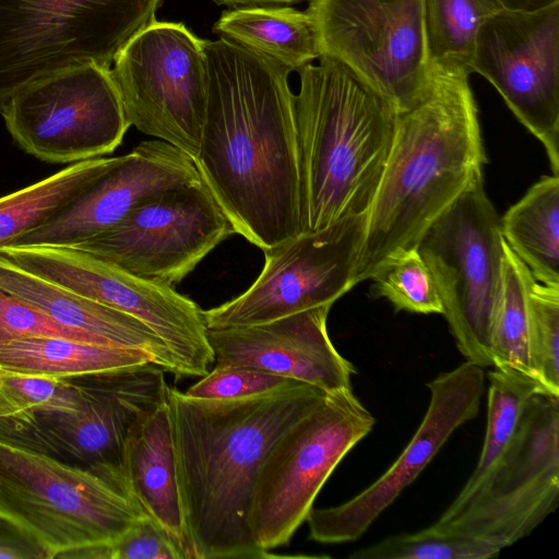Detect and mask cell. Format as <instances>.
<instances>
[{"label":"cell","instance_id":"cell-1","mask_svg":"<svg viewBox=\"0 0 559 559\" xmlns=\"http://www.w3.org/2000/svg\"><path fill=\"white\" fill-rule=\"evenodd\" d=\"M207 100L194 165L234 231L262 251L302 233L290 71L204 39Z\"/></svg>","mask_w":559,"mask_h":559},{"label":"cell","instance_id":"cell-2","mask_svg":"<svg viewBox=\"0 0 559 559\" xmlns=\"http://www.w3.org/2000/svg\"><path fill=\"white\" fill-rule=\"evenodd\" d=\"M324 393L300 383L254 396L194 399L167 386L189 559L276 557L249 524L258 476L277 440Z\"/></svg>","mask_w":559,"mask_h":559},{"label":"cell","instance_id":"cell-3","mask_svg":"<svg viewBox=\"0 0 559 559\" xmlns=\"http://www.w3.org/2000/svg\"><path fill=\"white\" fill-rule=\"evenodd\" d=\"M486 155L468 75L429 67L421 96L396 114L392 147L367 212L353 284L415 248L430 225L483 175Z\"/></svg>","mask_w":559,"mask_h":559},{"label":"cell","instance_id":"cell-4","mask_svg":"<svg viewBox=\"0 0 559 559\" xmlns=\"http://www.w3.org/2000/svg\"><path fill=\"white\" fill-rule=\"evenodd\" d=\"M294 96L302 233L369 211L394 138L396 111L340 61L320 56Z\"/></svg>","mask_w":559,"mask_h":559},{"label":"cell","instance_id":"cell-5","mask_svg":"<svg viewBox=\"0 0 559 559\" xmlns=\"http://www.w3.org/2000/svg\"><path fill=\"white\" fill-rule=\"evenodd\" d=\"M0 512L50 559L109 544L145 515L115 478L2 439Z\"/></svg>","mask_w":559,"mask_h":559},{"label":"cell","instance_id":"cell-6","mask_svg":"<svg viewBox=\"0 0 559 559\" xmlns=\"http://www.w3.org/2000/svg\"><path fill=\"white\" fill-rule=\"evenodd\" d=\"M162 0H0V114L22 86L118 52L154 22Z\"/></svg>","mask_w":559,"mask_h":559},{"label":"cell","instance_id":"cell-7","mask_svg":"<svg viewBox=\"0 0 559 559\" xmlns=\"http://www.w3.org/2000/svg\"><path fill=\"white\" fill-rule=\"evenodd\" d=\"M416 247L431 272L457 349L465 360L491 367L503 237L483 175L430 225Z\"/></svg>","mask_w":559,"mask_h":559},{"label":"cell","instance_id":"cell-8","mask_svg":"<svg viewBox=\"0 0 559 559\" xmlns=\"http://www.w3.org/2000/svg\"><path fill=\"white\" fill-rule=\"evenodd\" d=\"M374 424L353 389L325 392L277 440L260 469L249 515L263 549L289 544L331 474Z\"/></svg>","mask_w":559,"mask_h":559},{"label":"cell","instance_id":"cell-9","mask_svg":"<svg viewBox=\"0 0 559 559\" xmlns=\"http://www.w3.org/2000/svg\"><path fill=\"white\" fill-rule=\"evenodd\" d=\"M0 259L138 319L165 343L177 361L179 378H201L215 364L204 310L174 286L66 246H7L0 248Z\"/></svg>","mask_w":559,"mask_h":559},{"label":"cell","instance_id":"cell-10","mask_svg":"<svg viewBox=\"0 0 559 559\" xmlns=\"http://www.w3.org/2000/svg\"><path fill=\"white\" fill-rule=\"evenodd\" d=\"M559 502V397L534 394L516 431L479 488L430 525L504 549L533 532Z\"/></svg>","mask_w":559,"mask_h":559},{"label":"cell","instance_id":"cell-11","mask_svg":"<svg viewBox=\"0 0 559 559\" xmlns=\"http://www.w3.org/2000/svg\"><path fill=\"white\" fill-rule=\"evenodd\" d=\"M112 64L130 126L194 162L207 100L204 39L183 23L155 20L127 43Z\"/></svg>","mask_w":559,"mask_h":559},{"label":"cell","instance_id":"cell-12","mask_svg":"<svg viewBox=\"0 0 559 559\" xmlns=\"http://www.w3.org/2000/svg\"><path fill=\"white\" fill-rule=\"evenodd\" d=\"M1 115L24 152L52 164L112 153L131 127L111 69L96 63L27 83L8 100Z\"/></svg>","mask_w":559,"mask_h":559},{"label":"cell","instance_id":"cell-13","mask_svg":"<svg viewBox=\"0 0 559 559\" xmlns=\"http://www.w3.org/2000/svg\"><path fill=\"white\" fill-rule=\"evenodd\" d=\"M321 56L331 57L396 111L409 109L429 79L423 0H310Z\"/></svg>","mask_w":559,"mask_h":559},{"label":"cell","instance_id":"cell-14","mask_svg":"<svg viewBox=\"0 0 559 559\" xmlns=\"http://www.w3.org/2000/svg\"><path fill=\"white\" fill-rule=\"evenodd\" d=\"M367 213L266 250L263 267L239 296L204 310L207 329L266 323L317 307L332 306L353 287Z\"/></svg>","mask_w":559,"mask_h":559},{"label":"cell","instance_id":"cell-15","mask_svg":"<svg viewBox=\"0 0 559 559\" xmlns=\"http://www.w3.org/2000/svg\"><path fill=\"white\" fill-rule=\"evenodd\" d=\"M235 234L202 180L153 195L72 248L134 275L175 286Z\"/></svg>","mask_w":559,"mask_h":559},{"label":"cell","instance_id":"cell-16","mask_svg":"<svg viewBox=\"0 0 559 559\" xmlns=\"http://www.w3.org/2000/svg\"><path fill=\"white\" fill-rule=\"evenodd\" d=\"M471 69L543 144L559 176V0L490 16L477 34Z\"/></svg>","mask_w":559,"mask_h":559},{"label":"cell","instance_id":"cell-17","mask_svg":"<svg viewBox=\"0 0 559 559\" xmlns=\"http://www.w3.org/2000/svg\"><path fill=\"white\" fill-rule=\"evenodd\" d=\"M430 400L414 436L393 464L347 501L312 508L306 522L309 537L336 545L360 538L428 466L454 431L476 418L485 390L484 368L465 360L427 383Z\"/></svg>","mask_w":559,"mask_h":559},{"label":"cell","instance_id":"cell-18","mask_svg":"<svg viewBox=\"0 0 559 559\" xmlns=\"http://www.w3.org/2000/svg\"><path fill=\"white\" fill-rule=\"evenodd\" d=\"M79 408L45 406L0 418V439L93 469L117 467L132 426L151 409L147 391L121 374L79 378Z\"/></svg>","mask_w":559,"mask_h":559},{"label":"cell","instance_id":"cell-19","mask_svg":"<svg viewBox=\"0 0 559 559\" xmlns=\"http://www.w3.org/2000/svg\"><path fill=\"white\" fill-rule=\"evenodd\" d=\"M202 180L194 162L162 140L109 157L99 176L67 207L14 245L74 246L106 231L144 200Z\"/></svg>","mask_w":559,"mask_h":559},{"label":"cell","instance_id":"cell-20","mask_svg":"<svg viewBox=\"0 0 559 559\" xmlns=\"http://www.w3.org/2000/svg\"><path fill=\"white\" fill-rule=\"evenodd\" d=\"M325 305L266 323L207 329L214 365L246 366L323 392L352 389L355 366L334 347Z\"/></svg>","mask_w":559,"mask_h":559},{"label":"cell","instance_id":"cell-21","mask_svg":"<svg viewBox=\"0 0 559 559\" xmlns=\"http://www.w3.org/2000/svg\"><path fill=\"white\" fill-rule=\"evenodd\" d=\"M0 288L35 306L58 323L90 336L96 344L139 350L179 378L165 343L138 319L80 296L0 259Z\"/></svg>","mask_w":559,"mask_h":559},{"label":"cell","instance_id":"cell-22","mask_svg":"<svg viewBox=\"0 0 559 559\" xmlns=\"http://www.w3.org/2000/svg\"><path fill=\"white\" fill-rule=\"evenodd\" d=\"M117 472L123 487L142 511L166 527L186 547L166 397L128 432Z\"/></svg>","mask_w":559,"mask_h":559},{"label":"cell","instance_id":"cell-23","mask_svg":"<svg viewBox=\"0 0 559 559\" xmlns=\"http://www.w3.org/2000/svg\"><path fill=\"white\" fill-rule=\"evenodd\" d=\"M213 31L298 71L322 51L312 16L289 5H250L223 11Z\"/></svg>","mask_w":559,"mask_h":559},{"label":"cell","instance_id":"cell-24","mask_svg":"<svg viewBox=\"0 0 559 559\" xmlns=\"http://www.w3.org/2000/svg\"><path fill=\"white\" fill-rule=\"evenodd\" d=\"M152 362L139 350L64 337L33 336L0 345V369L28 376L73 380Z\"/></svg>","mask_w":559,"mask_h":559},{"label":"cell","instance_id":"cell-25","mask_svg":"<svg viewBox=\"0 0 559 559\" xmlns=\"http://www.w3.org/2000/svg\"><path fill=\"white\" fill-rule=\"evenodd\" d=\"M501 234L535 281L559 287V176H543L500 217Z\"/></svg>","mask_w":559,"mask_h":559},{"label":"cell","instance_id":"cell-26","mask_svg":"<svg viewBox=\"0 0 559 559\" xmlns=\"http://www.w3.org/2000/svg\"><path fill=\"white\" fill-rule=\"evenodd\" d=\"M109 157H97L68 167L20 190L0 197V248L53 217L104 170Z\"/></svg>","mask_w":559,"mask_h":559},{"label":"cell","instance_id":"cell-27","mask_svg":"<svg viewBox=\"0 0 559 559\" xmlns=\"http://www.w3.org/2000/svg\"><path fill=\"white\" fill-rule=\"evenodd\" d=\"M487 419L483 448L469 478L443 513L459 509L483 484L508 449L527 401L546 393L532 377L511 368L488 372Z\"/></svg>","mask_w":559,"mask_h":559},{"label":"cell","instance_id":"cell-28","mask_svg":"<svg viewBox=\"0 0 559 559\" xmlns=\"http://www.w3.org/2000/svg\"><path fill=\"white\" fill-rule=\"evenodd\" d=\"M501 9L498 0H423L429 67L469 76L477 34Z\"/></svg>","mask_w":559,"mask_h":559},{"label":"cell","instance_id":"cell-29","mask_svg":"<svg viewBox=\"0 0 559 559\" xmlns=\"http://www.w3.org/2000/svg\"><path fill=\"white\" fill-rule=\"evenodd\" d=\"M502 275V293L491 335V367L515 369L534 378L528 354L527 311V293L534 277L504 239Z\"/></svg>","mask_w":559,"mask_h":559},{"label":"cell","instance_id":"cell-30","mask_svg":"<svg viewBox=\"0 0 559 559\" xmlns=\"http://www.w3.org/2000/svg\"><path fill=\"white\" fill-rule=\"evenodd\" d=\"M502 548L473 536L426 527L415 533L389 536L354 550L352 559H488Z\"/></svg>","mask_w":559,"mask_h":559},{"label":"cell","instance_id":"cell-31","mask_svg":"<svg viewBox=\"0 0 559 559\" xmlns=\"http://www.w3.org/2000/svg\"><path fill=\"white\" fill-rule=\"evenodd\" d=\"M370 280V294L388 299L396 311L423 314L443 312L431 272L417 247L388 259Z\"/></svg>","mask_w":559,"mask_h":559},{"label":"cell","instance_id":"cell-32","mask_svg":"<svg viewBox=\"0 0 559 559\" xmlns=\"http://www.w3.org/2000/svg\"><path fill=\"white\" fill-rule=\"evenodd\" d=\"M528 354L544 392L559 397V287L535 280L527 293Z\"/></svg>","mask_w":559,"mask_h":559},{"label":"cell","instance_id":"cell-33","mask_svg":"<svg viewBox=\"0 0 559 559\" xmlns=\"http://www.w3.org/2000/svg\"><path fill=\"white\" fill-rule=\"evenodd\" d=\"M85 396L80 379L21 374L0 369V418L45 406L79 408Z\"/></svg>","mask_w":559,"mask_h":559},{"label":"cell","instance_id":"cell-34","mask_svg":"<svg viewBox=\"0 0 559 559\" xmlns=\"http://www.w3.org/2000/svg\"><path fill=\"white\" fill-rule=\"evenodd\" d=\"M300 383L252 367L214 365L185 393L194 399H237L286 390Z\"/></svg>","mask_w":559,"mask_h":559},{"label":"cell","instance_id":"cell-35","mask_svg":"<svg viewBox=\"0 0 559 559\" xmlns=\"http://www.w3.org/2000/svg\"><path fill=\"white\" fill-rule=\"evenodd\" d=\"M107 559H189L183 544L148 515L106 546Z\"/></svg>","mask_w":559,"mask_h":559},{"label":"cell","instance_id":"cell-36","mask_svg":"<svg viewBox=\"0 0 559 559\" xmlns=\"http://www.w3.org/2000/svg\"><path fill=\"white\" fill-rule=\"evenodd\" d=\"M33 336L64 337L96 344L90 336L58 323L40 309L0 288V345Z\"/></svg>","mask_w":559,"mask_h":559},{"label":"cell","instance_id":"cell-37","mask_svg":"<svg viewBox=\"0 0 559 559\" xmlns=\"http://www.w3.org/2000/svg\"><path fill=\"white\" fill-rule=\"evenodd\" d=\"M0 559H50L45 547L0 512Z\"/></svg>","mask_w":559,"mask_h":559},{"label":"cell","instance_id":"cell-38","mask_svg":"<svg viewBox=\"0 0 559 559\" xmlns=\"http://www.w3.org/2000/svg\"><path fill=\"white\" fill-rule=\"evenodd\" d=\"M218 5L240 8L250 5H292L310 0H213Z\"/></svg>","mask_w":559,"mask_h":559},{"label":"cell","instance_id":"cell-39","mask_svg":"<svg viewBox=\"0 0 559 559\" xmlns=\"http://www.w3.org/2000/svg\"><path fill=\"white\" fill-rule=\"evenodd\" d=\"M503 8L515 10H534L556 0H498Z\"/></svg>","mask_w":559,"mask_h":559}]
</instances>
